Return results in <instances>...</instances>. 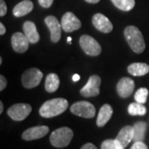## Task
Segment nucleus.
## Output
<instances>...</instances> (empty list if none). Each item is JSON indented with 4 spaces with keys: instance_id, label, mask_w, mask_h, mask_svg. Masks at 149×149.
Masks as SVG:
<instances>
[{
    "instance_id": "28",
    "label": "nucleus",
    "mask_w": 149,
    "mask_h": 149,
    "mask_svg": "<svg viewBox=\"0 0 149 149\" xmlns=\"http://www.w3.org/2000/svg\"><path fill=\"white\" fill-rule=\"evenodd\" d=\"M7 13V5L3 0H0V16H5Z\"/></svg>"
},
{
    "instance_id": "25",
    "label": "nucleus",
    "mask_w": 149,
    "mask_h": 149,
    "mask_svg": "<svg viewBox=\"0 0 149 149\" xmlns=\"http://www.w3.org/2000/svg\"><path fill=\"white\" fill-rule=\"evenodd\" d=\"M101 149H119L115 139H107L101 144Z\"/></svg>"
},
{
    "instance_id": "36",
    "label": "nucleus",
    "mask_w": 149,
    "mask_h": 149,
    "mask_svg": "<svg viewBox=\"0 0 149 149\" xmlns=\"http://www.w3.org/2000/svg\"><path fill=\"white\" fill-rule=\"evenodd\" d=\"M2 62H3V59H2V57H0V65L2 64Z\"/></svg>"
},
{
    "instance_id": "18",
    "label": "nucleus",
    "mask_w": 149,
    "mask_h": 149,
    "mask_svg": "<svg viewBox=\"0 0 149 149\" xmlns=\"http://www.w3.org/2000/svg\"><path fill=\"white\" fill-rule=\"evenodd\" d=\"M32 9H33V3L32 1L23 0L14 7L13 13L17 17H20L30 13Z\"/></svg>"
},
{
    "instance_id": "34",
    "label": "nucleus",
    "mask_w": 149,
    "mask_h": 149,
    "mask_svg": "<svg viewBox=\"0 0 149 149\" xmlns=\"http://www.w3.org/2000/svg\"><path fill=\"white\" fill-rule=\"evenodd\" d=\"M3 111V103L0 101V113H2Z\"/></svg>"
},
{
    "instance_id": "5",
    "label": "nucleus",
    "mask_w": 149,
    "mask_h": 149,
    "mask_svg": "<svg viewBox=\"0 0 149 149\" xmlns=\"http://www.w3.org/2000/svg\"><path fill=\"white\" fill-rule=\"evenodd\" d=\"M70 111L74 115L85 118H92L95 115V106L87 101H78L70 106Z\"/></svg>"
},
{
    "instance_id": "12",
    "label": "nucleus",
    "mask_w": 149,
    "mask_h": 149,
    "mask_svg": "<svg viewBox=\"0 0 149 149\" xmlns=\"http://www.w3.org/2000/svg\"><path fill=\"white\" fill-rule=\"evenodd\" d=\"M12 47L14 52L17 53H24L27 51L29 47L30 42L25 36V34H22V32H16L12 36L11 39Z\"/></svg>"
},
{
    "instance_id": "27",
    "label": "nucleus",
    "mask_w": 149,
    "mask_h": 149,
    "mask_svg": "<svg viewBox=\"0 0 149 149\" xmlns=\"http://www.w3.org/2000/svg\"><path fill=\"white\" fill-rule=\"evenodd\" d=\"M130 149H148V147L143 142H135Z\"/></svg>"
},
{
    "instance_id": "2",
    "label": "nucleus",
    "mask_w": 149,
    "mask_h": 149,
    "mask_svg": "<svg viewBox=\"0 0 149 149\" xmlns=\"http://www.w3.org/2000/svg\"><path fill=\"white\" fill-rule=\"evenodd\" d=\"M124 37L129 47L135 53L143 52L146 45L141 31L135 26H128L124 30Z\"/></svg>"
},
{
    "instance_id": "8",
    "label": "nucleus",
    "mask_w": 149,
    "mask_h": 149,
    "mask_svg": "<svg viewBox=\"0 0 149 149\" xmlns=\"http://www.w3.org/2000/svg\"><path fill=\"white\" fill-rule=\"evenodd\" d=\"M101 85V79L99 75L93 74L86 85L80 90V95L84 97H94L100 95V86Z\"/></svg>"
},
{
    "instance_id": "14",
    "label": "nucleus",
    "mask_w": 149,
    "mask_h": 149,
    "mask_svg": "<svg viewBox=\"0 0 149 149\" xmlns=\"http://www.w3.org/2000/svg\"><path fill=\"white\" fill-rule=\"evenodd\" d=\"M92 23L97 30L104 32L109 33L113 30V24L109 19L102 13H96L92 17Z\"/></svg>"
},
{
    "instance_id": "31",
    "label": "nucleus",
    "mask_w": 149,
    "mask_h": 149,
    "mask_svg": "<svg viewBox=\"0 0 149 149\" xmlns=\"http://www.w3.org/2000/svg\"><path fill=\"white\" fill-rule=\"evenodd\" d=\"M5 32H6V28L5 27H4V25H3V23L0 22V35H1V36H3Z\"/></svg>"
},
{
    "instance_id": "3",
    "label": "nucleus",
    "mask_w": 149,
    "mask_h": 149,
    "mask_svg": "<svg viewBox=\"0 0 149 149\" xmlns=\"http://www.w3.org/2000/svg\"><path fill=\"white\" fill-rule=\"evenodd\" d=\"M73 135V131L67 127L57 128L51 134L50 142L55 148H65L69 145Z\"/></svg>"
},
{
    "instance_id": "32",
    "label": "nucleus",
    "mask_w": 149,
    "mask_h": 149,
    "mask_svg": "<svg viewBox=\"0 0 149 149\" xmlns=\"http://www.w3.org/2000/svg\"><path fill=\"white\" fill-rule=\"evenodd\" d=\"M80 75L79 74H75L73 75V77H72V80L73 81H78V80H80Z\"/></svg>"
},
{
    "instance_id": "21",
    "label": "nucleus",
    "mask_w": 149,
    "mask_h": 149,
    "mask_svg": "<svg viewBox=\"0 0 149 149\" xmlns=\"http://www.w3.org/2000/svg\"><path fill=\"white\" fill-rule=\"evenodd\" d=\"M134 129V136L133 141L135 142H143L145 138V133L147 130V123L143 121L137 122L133 125Z\"/></svg>"
},
{
    "instance_id": "33",
    "label": "nucleus",
    "mask_w": 149,
    "mask_h": 149,
    "mask_svg": "<svg viewBox=\"0 0 149 149\" xmlns=\"http://www.w3.org/2000/svg\"><path fill=\"white\" fill-rule=\"evenodd\" d=\"M86 1L87 3H99L100 0H85Z\"/></svg>"
},
{
    "instance_id": "15",
    "label": "nucleus",
    "mask_w": 149,
    "mask_h": 149,
    "mask_svg": "<svg viewBox=\"0 0 149 149\" xmlns=\"http://www.w3.org/2000/svg\"><path fill=\"white\" fill-rule=\"evenodd\" d=\"M49 133V128L47 126H36L25 130L22 138L26 141H32L36 139H40L45 137Z\"/></svg>"
},
{
    "instance_id": "13",
    "label": "nucleus",
    "mask_w": 149,
    "mask_h": 149,
    "mask_svg": "<svg viewBox=\"0 0 149 149\" xmlns=\"http://www.w3.org/2000/svg\"><path fill=\"white\" fill-rule=\"evenodd\" d=\"M135 88V84L131 78L123 77L121 80L118 82L117 93L121 98H128L133 94Z\"/></svg>"
},
{
    "instance_id": "19",
    "label": "nucleus",
    "mask_w": 149,
    "mask_h": 149,
    "mask_svg": "<svg viewBox=\"0 0 149 149\" xmlns=\"http://www.w3.org/2000/svg\"><path fill=\"white\" fill-rule=\"evenodd\" d=\"M128 71L133 76H143L148 74L149 71L148 65L143 62H135L132 63L128 66Z\"/></svg>"
},
{
    "instance_id": "30",
    "label": "nucleus",
    "mask_w": 149,
    "mask_h": 149,
    "mask_svg": "<svg viewBox=\"0 0 149 149\" xmlns=\"http://www.w3.org/2000/svg\"><path fill=\"white\" fill-rule=\"evenodd\" d=\"M80 149H98L96 148L95 146L93 143H88L85 144L82 148Z\"/></svg>"
},
{
    "instance_id": "20",
    "label": "nucleus",
    "mask_w": 149,
    "mask_h": 149,
    "mask_svg": "<svg viewBox=\"0 0 149 149\" xmlns=\"http://www.w3.org/2000/svg\"><path fill=\"white\" fill-rule=\"evenodd\" d=\"M60 85V79L58 75L54 73H51L47 76L45 81V89L49 93H53L58 90Z\"/></svg>"
},
{
    "instance_id": "24",
    "label": "nucleus",
    "mask_w": 149,
    "mask_h": 149,
    "mask_svg": "<svg viewBox=\"0 0 149 149\" xmlns=\"http://www.w3.org/2000/svg\"><path fill=\"white\" fill-rule=\"evenodd\" d=\"M148 90L147 88H140L136 91L134 95V99L136 102L143 104L148 100Z\"/></svg>"
},
{
    "instance_id": "9",
    "label": "nucleus",
    "mask_w": 149,
    "mask_h": 149,
    "mask_svg": "<svg viewBox=\"0 0 149 149\" xmlns=\"http://www.w3.org/2000/svg\"><path fill=\"white\" fill-rule=\"evenodd\" d=\"M61 27L65 32H72L80 29L81 22L80 19L71 12L65 13L61 18Z\"/></svg>"
},
{
    "instance_id": "4",
    "label": "nucleus",
    "mask_w": 149,
    "mask_h": 149,
    "mask_svg": "<svg viewBox=\"0 0 149 149\" xmlns=\"http://www.w3.org/2000/svg\"><path fill=\"white\" fill-rule=\"evenodd\" d=\"M42 72L37 68H30L23 72L22 75V84L27 89L37 87L42 80Z\"/></svg>"
},
{
    "instance_id": "16",
    "label": "nucleus",
    "mask_w": 149,
    "mask_h": 149,
    "mask_svg": "<svg viewBox=\"0 0 149 149\" xmlns=\"http://www.w3.org/2000/svg\"><path fill=\"white\" fill-rule=\"evenodd\" d=\"M23 32L25 36L27 37L30 43L34 44L39 42L40 40V35L37 32V27L34 22L31 21H27L23 23Z\"/></svg>"
},
{
    "instance_id": "23",
    "label": "nucleus",
    "mask_w": 149,
    "mask_h": 149,
    "mask_svg": "<svg viewBox=\"0 0 149 149\" xmlns=\"http://www.w3.org/2000/svg\"><path fill=\"white\" fill-rule=\"evenodd\" d=\"M111 2L118 9L125 12L132 10L135 5V0H111Z\"/></svg>"
},
{
    "instance_id": "6",
    "label": "nucleus",
    "mask_w": 149,
    "mask_h": 149,
    "mask_svg": "<svg viewBox=\"0 0 149 149\" xmlns=\"http://www.w3.org/2000/svg\"><path fill=\"white\" fill-rule=\"evenodd\" d=\"M80 47L84 52L91 56H96L101 53V47L95 38L89 35H83L80 38Z\"/></svg>"
},
{
    "instance_id": "22",
    "label": "nucleus",
    "mask_w": 149,
    "mask_h": 149,
    "mask_svg": "<svg viewBox=\"0 0 149 149\" xmlns=\"http://www.w3.org/2000/svg\"><path fill=\"white\" fill-rule=\"evenodd\" d=\"M128 113L132 116H136V115L143 116L147 113V109L143 104L136 102V103H132L129 104L128 108Z\"/></svg>"
},
{
    "instance_id": "29",
    "label": "nucleus",
    "mask_w": 149,
    "mask_h": 149,
    "mask_svg": "<svg viewBox=\"0 0 149 149\" xmlns=\"http://www.w3.org/2000/svg\"><path fill=\"white\" fill-rule=\"evenodd\" d=\"M6 86H7V80L3 74H1L0 75V91H3L6 88Z\"/></svg>"
},
{
    "instance_id": "26",
    "label": "nucleus",
    "mask_w": 149,
    "mask_h": 149,
    "mask_svg": "<svg viewBox=\"0 0 149 149\" xmlns=\"http://www.w3.org/2000/svg\"><path fill=\"white\" fill-rule=\"evenodd\" d=\"M54 0H38L39 4L44 8H48L52 5Z\"/></svg>"
},
{
    "instance_id": "11",
    "label": "nucleus",
    "mask_w": 149,
    "mask_h": 149,
    "mask_svg": "<svg viewBox=\"0 0 149 149\" xmlns=\"http://www.w3.org/2000/svg\"><path fill=\"white\" fill-rule=\"evenodd\" d=\"M134 136V129L132 126H125L119 131L115 142L119 149H124L128 146L129 143L133 139Z\"/></svg>"
},
{
    "instance_id": "7",
    "label": "nucleus",
    "mask_w": 149,
    "mask_h": 149,
    "mask_svg": "<svg viewBox=\"0 0 149 149\" xmlns=\"http://www.w3.org/2000/svg\"><path fill=\"white\" fill-rule=\"evenodd\" d=\"M32 112V107L28 104L20 103L11 106L8 110V116L15 121H22Z\"/></svg>"
},
{
    "instance_id": "35",
    "label": "nucleus",
    "mask_w": 149,
    "mask_h": 149,
    "mask_svg": "<svg viewBox=\"0 0 149 149\" xmlns=\"http://www.w3.org/2000/svg\"><path fill=\"white\" fill-rule=\"evenodd\" d=\"M67 42H71V37H68V38H67Z\"/></svg>"
},
{
    "instance_id": "10",
    "label": "nucleus",
    "mask_w": 149,
    "mask_h": 149,
    "mask_svg": "<svg viewBox=\"0 0 149 149\" xmlns=\"http://www.w3.org/2000/svg\"><path fill=\"white\" fill-rule=\"evenodd\" d=\"M45 23L51 32V41L54 43L58 42L61 37V24L54 16H47L45 18Z\"/></svg>"
},
{
    "instance_id": "17",
    "label": "nucleus",
    "mask_w": 149,
    "mask_h": 149,
    "mask_svg": "<svg viewBox=\"0 0 149 149\" xmlns=\"http://www.w3.org/2000/svg\"><path fill=\"white\" fill-rule=\"evenodd\" d=\"M112 114H113V108L111 105L105 104L100 108V112L98 113V118H97V126L98 127H104L107 123L109 121L111 118Z\"/></svg>"
},
{
    "instance_id": "1",
    "label": "nucleus",
    "mask_w": 149,
    "mask_h": 149,
    "mask_svg": "<svg viewBox=\"0 0 149 149\" xmlns=\"http://www.w3.org/2000/svg\"><path fill=\"white\" fill-rule=\"evenodd\" d=\"M68 106L69 104L66 100L63 98H56L43 103L39 109V113L43 118H53L64 113Z\"/></svg>"
}]
</instances>
